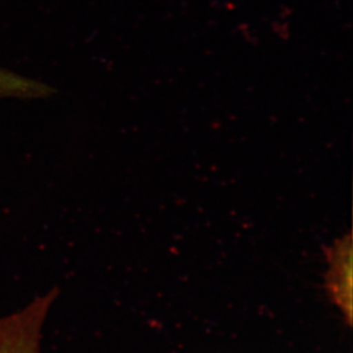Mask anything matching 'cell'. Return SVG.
Returning <instances> with one entry per match:
<instances>
[{"label":"cell","mask_w":353,"mask_h":353,"mask_svg":"<svg viewBox=\"0 0 353 353\" xmlns=\"http://www.w3.org/2000/svg\"><path fill=\"white\" fill-rule=\"evenodd\" d=\"M59 294L54 287L23 309L0 318V353H40L43 325Z\"/></svg>","instance_id":"1"},{"label":"cell","mask_w":353,"mask_h":353,"mask_svg":"<svg viewBox=\"0 0 353 353\" xmlns=\"http://www.w3.org/2000/svg\"><path fill=\"white\" fill-rule=\"evenodd\" d=\"M330 268L328 290L333 294L337 305L343 309L347 319L351 318V278H352V254L350 236L332 248L330 253Z\"/></svg>","instance_id":"2"}]
</instances>
